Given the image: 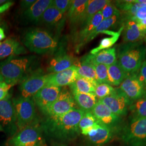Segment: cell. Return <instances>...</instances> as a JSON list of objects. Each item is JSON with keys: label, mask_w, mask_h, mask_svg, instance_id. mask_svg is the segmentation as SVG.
I'll return each mask as SVG.
<instances>
[{"label": "cell", "mask_w": 146, "mask_h": 146, "mask_svg": "<svg viewBox=\"0 0 146 146\" xmlns=\"http://www.w3.org/2000/svg\"><path fill=\"white\" fill-rule=\"evenodd\" d=\"M27 52L25 48L16 40L9 38L6 39L0 45V60L10 56L24 54Z\"/></svg>", "instance_id": "cell-22"}, {"label": "cell", "mask_w": 146, "mask_h": 146, "mask_svg": "<svg viewBox=\"0 0 146 146\" xmlns=\"http://www.w3.org/2000/svg\"><path fill=\"white\" fill-rule=\"evenodd\" d=\"M64 15L51 3L43 14L38 23L48 27L60 28L64 23Z\"/></svg>", "instance_id": "cell-18"}, {"label": "cell", "mask_w": 146, "mask_h": 146, "mask_svg": "<svg viewBox=\"0 0 146 146\" xmlns=\"http://www.w3.org/2000/svg\"><path fill=\"white\" fill-rule=\"evenodd\" d=\"M8 1H5V0H0V5H3V4H5V3L6 2H7Z\"/></svg>", "instance_id": "cell-45"}, {"label": "cell", "mask_w": 146, "mask_h": 146, "mask_svg": "<svg viewBox=\"0 0 146 146\" xmlns=\"http://www.w3.org/2000/svg\"><path fill=\"white\" fill-rule=\"evenodd\" d=\"M5 37V31L3 28L0 27V41H2Z\"/></svg>", "instance_id": "cell-43"}, {"label": "cell", "mask_w": 146, "mask_h": 146, "mask_svg": "<svg viewBox=\"0 0 146 146\" xmlns=\"http://www.w3.org/2000/svg\"><path fill=\"white\" fill-rule=\"evenodd\" d=\"M110 85L119 86L129 75L121 67L117 61L108 66Z\"/></svg>", "instance_id": "cell-28"}, {"label": "cell", "mask_w": 146, "mask_h": 146, "mask_svg": "<svg viewBox=\"0 0 146 146\" xmlns=\"http://www.w3.org/2000/svg\"><path fill=\"white\" fill-rule=\"evenodd\" d=\"M128 146H144L146 145V117L131 119L122 136Z\"/></svg>", "instance_id": "cell-6"}, {"label": "cell", "mask_w": 146, "mask_h": 146, "mask_svg": "<svg viewBox=\"0 0 146 146\" xmlns=\"http://www.w3.org/2000/svg\"><path fill=\"white\" fill-rule=\"evenodd\" d=\"M78 77L77 68L74 65L62 72L48 74L46 85L59 87L70 86Z\"/></svg>", "instance_id": "cell-13"}, {"label": "cell", "mask_w": 146, "mask_h": 146, "mask_svg": "<svg viewBox=\"0 0 146 146\" xmlns=\"http://www.w3.org/2000/svg\"><path fill=\"white\" fill-rule=\"evenodd\" d=\"M146 47L143 40L123 43L117 50V61L128 75L137 74L146 60Z\"/></svg>", "instance_id": "cell-2"}, {"label": "cell", "mask_w": 146, "mask_h": 146, "mask_svg": "<svg viewBox=\"0 0 146 146\" xmlns=\"http://www.w3.org/2000/svg\"><path fill=\"white\" fill-rule=\"evenodd\" d=\"M23 42L31 52L40 54L54 52L58 47L57 40L49 31L39 28L27 31Z\"/></svg>", "instance_id": "cell-3"}, {"label": "cell", "mask_w": 146, "mask_h": 146, "mask_svg": "<svg viewBox=\"0 0 146 146\" xmlns=\"http://www.w3.org/2000/svg\"><path fill=\"white\" fill-rule=\"evenodd\" d=\"M104 19H109L113 16L120 15V11L115 7L113 1H110L101 11Z\"/></svg>", "instance_id": "cell-36"}, {"label": "cell", "mask_w": 146, "mask_h": 146, "mask_svg": "<svg viewBox=\"0 0 146 146\" xmlns=\"http://www.w3.org/2000/svg\"><path fill=\"white\" fill-rule=\"evenodd\" d=\"M41 128L36 121L19 131L11 140L12 146H37L41 139Z\"/></svg>", "instance_id": "cell-8"}, {"label": "cell", "mask_w": 146, "mask_h": 146, "mask_svg": "<svg viewBox=\"0 0 146 146\" xmlns=\"http://www.w3.org/2000/svg\"><path fill=\"white\" fill-rule=\"evenodd\" d=\"M88 0H73L67 12L68 20L72 26H80Z\"/></svg>", "instance_id": "cell-21"}, {"label": "cell", "mask_w": 146, "mask_h": 146, "mask_svg": "<svg viewBox=\"0 0 146 146\" xmlns=\"http://www.w3.org/2000/svg\"><path fill=\"white\" fill-rule=\"evenodd\" d=\"M36 0H23L21 1V6L22 8L25 9V11L33 5Z\"/></svg>", "instance_id": "cell-41"}, {"label": "cell", "mask_w": 146, "mask_h": 146, "mask_svg": "<svg viewBox=\"0 0 146 146\" xmlns=\"http://www.w3.org/2000/svg\"><path fill=\"white\" fill-rule=\"evenodd\" d=\"M2 82H4V78H3V77L2 74L1 73V71H0V83Z\"/></svg>", "instance_id": "cell-44"}, {"label": "cell", "mask_w": 146, "mask_h": 146, "mask_svg": "<svg viewBox=\"0 0 146 146\" xmlns=\"http://www.w3.org/2000/svg\"><path fill=\"white\" fill-rule=\"evenodd\" d=\"M64 146V145H62V146Z\"/></svg>", "instance_id": "cell-49"}, {"label": "cell", "mask_w": 146, "mask_h": 146, "mask_svg": "<svg viewBox=\"0 0 146 146\" xmlns=\"http://www.w3.org/2000/svg\"><path fill=\"white\" fill-rule=\"evenodd\" d=\"M91 113L100 123L108 126L114 123L119 119L118 116L113 114L106 105L99 100L94 106Z\"/></svg>", "instance_id": "cell-19"}, {"label": "cell", "mask_w": 146, "mask_h": 146, "mask_svg": "<svg viewBox=\"0 0 146 146\" xmlns=\"http://www.w3.org/2000/svg\"><path fill=\"white\" fill-rule=\"evenodd\" d=\"M32 58L12 56L0 63V71L5 83L13 86L25 78L31 66Z\"/></svg>", "instance_id": "cell-4"}, {"label": "cell", "mask_w": 146, "mask_h": 146, "mask_svg": "<svg viewBox=\"0 0 146 146\" xmlns=\"http://www.w3.org/2000/svg\"><path fill=\"white\" fill-rule=\"evenodd\" d=\"M72 1L71 0H52V5H54L63 14H65L71 5Z\"/></svg>", "instance_id": "cell-37"}, {"label": "cell", "mask_w": 146, "mask_h": 146, "mask_svg": "<svg viewBox=\"0 0 146 146\" xmlns=\"http://www.w3.org/2000/svg\"><path fill=\"white\" fill-rule=\"evenodd\" d=\"M82 59L93 64H101L110 66L117 61L116 48L112 47L94 54H89L84 56Z\"/></svg>", "instance_id": "cell-17"}, {"label": "cell", "mask_w": 146, "mask_h": 146, "mask_svg": "<svg viewBox=\"0 0 146 146\" xmlns=\"http://www.w3.org/2000/svg\"><path fill=\"white\" fill-rule=\"evenodd\" d=\"M104 20L101 11L97 13L86 25L81 26L78 31H76L73 36V42L76 52L87 44V41L91 33Z\"/></svg>", "instance_id": "cell-11"}, {"label": "cell", "mask_w": 146, "mask_h": 146, "mask_svg": "<svg viewBox=\"0 0 146 146\" xmlns=\"http://www.w3.org/2000/svg\"><path fill=\"white\" fill-rule=\"evenodd\" d=\"M15 110L16 125L20 131L36 121L35 104L32 98L20 97L13 100Z\"/></svg>", "instance_id": "cell-5"}, {"label": "cell", "mask_w": 146, "mask_h": 146, "mask_svg": "<svg viewBox=\"0 0 146 146\" xmlns=\"http://www.w3.org/2000/svg\"><path fill=\"white\" fill-rule=\"evenodd\" d=\"M137 74L129 75L119 88L131 102L145 98L144 88Z\"/></svg>", "instance_id": "cell-12"}, {"label": "cell", "mask_w": 146, "mask_h": 146, "mask_svg": "<svg viewBox=\"0 0 146 146\" xmlns=\"http://www.w3.org/2000/svg\"><path fill=\"white\" fill-rule=\"evenodd\" d=\"M98 122L91 112H85L78 125L79 129L81 131L87 129Z\"/></svg>", "instance_id": "cell-35"}, {"label": "cell", "mask_w": 146, "mask_h": 146, "mask_svg": "<svg viewBox=\"0 0 146 146\" xmlns=\"http://www.w3.org/2000/svg\"><path fill=\"white\" fill-rule=\"evenodd\" d=\"M84 113L82 110L75 108L61 116L48 117L43 128L51 137L62 141L72 139L79 133V122Z\"/></svg>", "instance_id": "cell-1"}, {"label": "cell", "mask_w": 146, "mask_h": 146, "mask_svg": "<svg viewBox=\"0 0 146 146\" xmlns=\"http://www.w3.org/2000/svg\"><path fill=\"white\" fill-rule=\"evenodd\" d=\"M11 87V85L6 84L5 81L0 83V101L4 99L9 94L8 91Z\"/></svg>", "instance_id": "cell-40"}, {"label": "cell", "mask_w": 146, "mask_h": 146, "mask_svg": "<svg viewBox=\"0 0 146 146\" xmlns=\"http://www.w3.org/2000/svg\"><path fill=\"white\" fill-rule=\"evenodd\" d=\"M52 2V0H37L29 8L24 11V15L28 21L38 23L43 14Z\"/></svg>", "instance_id": "cell-23"}, {"label": "cell", "mask_w": 146, "mask_h": 146, "mask_svg": "<svg viewBox=\"0 0 146 146\" xmlns=\"http://www.w3.org/2000/svg\"><path fill=\"white\" fill-rule=\"evenodd\" d=\"M0 123L11 129L16 127L15 110L11 94H8L4 99L0 101Z\"/></svg>", "instance_id": "cell-15"}, {"label": "cell", "mask_w": 146, "mask_h": 146, "mask_svg": "<svg viewBox=\"0 0 146 146\" xmlns=\"http://www.w3.org/2000/svg\"><path fill=\"white\" fill-rule=\"evenodd\" d=\"M75 62L76 60L73 56L65 52H61L50 60L47 70L51 73L60 72L74 66Z\"/></svg>", "instance_id": "cell-20"}, {"label": "cell", "mask_w": 146, "mask_h": 146, "mask_svg": "<svg viewBox=\"0 0 146 146\" xmlns=\"http://www.w3.org/2000/svg\"><path fill=\"white\" fill-rule=\"evenodd\" d=\"M122 32L124 43H135L143 41L146 35L142 32L135 21L128 20L123 24Z\"/></svg>", "instance_id": "cell-16"}, {"label": "cell", "mask_w": 146, "mask_h": 146, "mask_svg": "<svg viewBox=\"0 0 146 146\" xmlns=\"http://www.w3.org/2000/svg\"><path fill=\"white\" fill-rule=\"evenodd\" d=\"M115 90V88L108 84H98L95 88L94 94L98 99H103L113 94Z\"/></svg>", "instance_id": "cell-33"}, {"label": "cell", "mask_w": 146, "mask_h": 146, "mask_svg": "<svg viewBox=\"0 0 146 146\" xmlns=\"http://www.w3.org/2000/svg\"><path fill=\"white\" fill-rule=\"evenodd\" d=\"M97 84L96 82L78 76L69 87L71 92H76L82 93L95 94V88Z\"/></svg>", "instance_id": "cell-30"}, {"label": "cell", "mask_w": 146, "mask_h": 146, "mask_svg": "<svg viewBox=\"0 0 146 146\" xmlns=\"http://www.w3.org/2000/svg\"><path fill=\"white\" fill-rule=\"evenodd\" d=\"M76 106L72 93L67 89H61L56 100L42 112L48 117L59 116L76 108Z\"/></svg>", "instance_id": "cell-7"}, {"label": "cell", "mask_w": 146, "mask_h": 146, "mask_svg": "<svg viewBox=\"0 0 146 146\" xmlns=\"http://www.w3.org/2000/svg\"><path fill=\"white\" fill-rule=\"evenodd\" d=\"M74 66L77 68L78 76L88 79L99 84L95 70L92 63L81 58L80 61H76Z\"/></svg>", "instance_id": "cell-29"}, {"label": "cell", "mask_w": 146, "mask_h": 146, "mask_svg": "<svg viewBox=\"0 0 146 146\" xmlns=\"http://www.w3.org/2000/svg\"><path fill=\"white\" fill-rule=\"evenodd\" d=\"M132 119L146 117V98L134 101L130 106Z\"/></svg>", "instance_id": "cell-32"}, {"label": "cell", "mask_w": 146, "mask_h": 146, "mask_svg": "<svg viewBox=\"0 0 146 146\" xmlns=\"http://www.w3.org/2000/svg\"><path fill=\"white\" fill-rule=\"evenodd\" d=\"M23 80L20 86L22 96L25 98H31L46 85L47 75L37 71L25 77Z\"/></svg>", "instance_id": "cell-9"}, {"label": "cell", "mask_w": 146, "mask_h": 146, "mask_svg": "<svg viewBox=\"0 0 146 146\" xmlns=\"http://www.w3.org/2000/svg\"><path fill=\"white\" fill-rule=\"evenodd\" d=\"M109 1L108 0H88L80 27L88 22L97 13L102 9Z\"/></svg>", "instance_id": "cell-27"}, {"label": "cell", "mask_w": 146, "mask_h": 146, "mask_svg": "<svg viewBox=\"0 0 146 146\" xmlns=\"http://www.w3.org/2000/svg\"><path fill=\"white\" fill-rule=\"evenodd\" d=\"M143 42H145V47H146V36L145 37L144 39H143Z\"/></svg>", "instance_id": "cell-47"}, {"label": "cell", "mask_w": 146, "mask_h": 146, "mask_svg": "<svg viewBox=\"0 0 146 146\" xmlns=\"http://www.w3.org/2000/svg\"><path fill=\"white\" fill-rule=\"evenodd\" d=\"M111 136L112 132L110 126L100 123L99 128L96 133L87 137L89 142L93 146H101L110 141Z\"/></svg>", "instance_id": "cell-26"}, {"label": "cell", "mask_w": 146, "mask_h": 146, "mask_svg": "<svg viewBox=\"0 0 146 146\" xmlns=\"http://www.w3.org/2000/svg\"><path fill=\"white\" fill-rule=\"evenodd\" d=\"M99 100L106 105L112 113L118 117L125 115L132 103L119 88H115L114 93L110 96Z\"/></svg>", "instance_id": "cell-10"}, {"label": "cell", "mask_w": 146, "mask_h": 146, "mask_svg": "<svg viewBox=\"0 0 146 146\" xmlns=\"http://www.w3.org/2000/svg\"><path fill=\"white\" fill-rule=\"evenodd\" d=\"M61 90V87L46 85L40 89L32 99L35 104L42 111L56 100Z\"/></svg>", "instance_id": "cell-14"}, {"label": "cell", "mask_w": 146, "mask_h": 146, "mask_svg": "<svg viewBox=\"0 0 146 146\" xmlns=\"http://www.w3.org/2000/svg\"><path fill=\"white\" fill-rule=\"evenodd\" d=\"M1 131H4V129L3 128V127L0 124V132Z\"/></svg>", "instance_id": "cell-46"}, {"label": "cell", "mask_w": 146, "mask_h": 146, "mask_svg": "<svg viewBox=\"0 0 146 146\" xmlns=\"http://www.w3.org/2000/svg\"><path fill=\"white\" fill-rule=\"evenodd\" d=\"M76 104L84 112H91L98 100L94 94H87L76 92H71Z\"/></svg>", "instance_id": "cell-25"}, {"label": "cell", "mask_w": 146, "mask_h": 146, "mask_svg": "<svg viewBox=\"0 0 146 146\" xmlns=\"http://www.w3.org/2000/svg\"><path fill=\"white\" fill-rule=\"evenodd\" d=\"M123 29V26H122L119 29V30L116 32L110 31H107L104 32L103 33L112 35V36L104 38L101 41L98 47L93 49L90 51V54H96L102 50L107 49L111 48V47L119 40L121 34H122Z\"/></svg>", "instance_id": "cell-31"}, {"label": "cell", "mask_w": 146, "mask_h": 146, "mask_svg": "<svg viewBox=\"0 0 146 146\" xmlns=\"http://www.w3.org/2000/svg\"><path fill=\"white\" fill-rule=\"evenodd\" d=\"M119 25L121 26V27L123 26V21L121 14L114 16L109 19H104L101 22L98 26L95 29L94 31L91 33L87 39V43L93 40L99 34L107 31L110 28H113L114 27L116 28Z\"/></svg>", "instance_id": "cell-24"}, {"label": "cell", "mask_w": 146, "mask_h": 146, "mask_svg": "<svg viewBox=\"0 0 146 146\" xmlns=\"http://www.w3.org/2000/svg\"><path fill=\"white\" fill-rule=\"evenodd\" d=\"M146 19V5H141L138 9L136 11L134 17L132 19V20L135 21L136 22L137 21L143 20Z\"/></svg>", "instance_id": "cell-39"}, {"label": "cell", "mask_w": 146, "mask_h": 146, "mask_svg": "<svg viewBox=\"0 0 146 146\" xmlns=\"http://www.w3.org/2000/svg\"><path fill=\"white\" fill-rule=\"evenodd\" d=\"M14 5V3L11 1H8L7 2L5 3V4L2 5H0V14L5 12L9 9V8Z\"/></svg>", "instance_id": "cell-42"}, {"label": "cell", "mask_w": 146, "mask_h": 146, "mask_svg": "<svg viewBox=\"0 0 146 146\" xmlns=\"http://www.w3.org/2000/svg\"><path fill=\"white\" fill-rule=\"evenodd\" d=\"M1 42H0V45H1Z\"/></svg>", "instance_id": "cell-48"}, {"label": "cell", "mask_w": 146, "mask_h": 146, "mask_svg": "<svg viewBox=\"0 0 146 146\" xmlns=\"http://www.w3.org/2000/svg\"><path fill=\"white\" fill-rule=\"evenodd\" d=\"M93 64L95 70L99 84H107L110 85L108 72V66L101 64Z\"/></svg>", "instance_id": "cell-34"}, {"label": "cell", "mask_w": 146, "mask_h": 146, "mask_svg": "<svg viewBox=\"0 0 146 146\" xmlns=\"http://www.w3.org/2000/svg\"><path fill=\"white\" fill-rule=\"evenodd\" d=\"M137 74L143 85L145 90V98H146V60L142 63L141 68Z\"/></svg>", "instance_id": "cell-38"}]
</instances>
